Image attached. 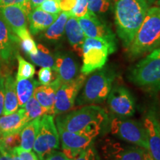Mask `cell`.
Wrapping results in <instances>:
<instances>
[{"instance_id": "obj_47", "label": "cell", "mask_w": 160, "mask_h": 160, "mask_svg": "<svg viewBox=\"0 0 160 160\" xmlns=\"http://www.w3.org/2000/svg\"><path fill=\"white\" fill-rule=\"evenodd\" d=\"M42 160H45V159H42Z\"/></svg>"}, {"instance_id": "obj_19", "label": "cell", "mask_w": 160, "mask_h": 160, "mask_svg": "<svg viewBox=\"0 0 160 160\" xmlns=\"http://www.w3.org/2000/svg\"><path fill=\"white\" fill-rule=\"evenodd\" d=\"M28 122L24 108L8 115L0 117V138L11 133H19Z\"/></svg>"}, {"instance_id": "obj_22", "label": "cell", "mask_w": 160, "mask_h": 160, "mask_svg": "<svg viewBox=\"0 0 160 160\" xmlns=\"http://www.w3.org/2000/svg\"><path fill=\"white\" fill-rule=\"evenodd\" d=\"M5 87V100H4L3 115L15 113L19 108V102L16 93L15 80L11 75H7L4 80Z\"/></svg>"}, {"instance_id": "obj_6", "label": "cell", "mask_w": 160, "mask_h": 160, "mask_svg": "<svg viewBox=\"0 0 160 160\" xmlns=\"http://www.w3.org/2000/svg\"><path fill=\"white\" fill-rule=\"evenodd\" d=\"M114 78V72L108 69H100L92 73L86 79L82 91L76 100L77 105H87L102 102L111 91Z\"/></svg>"}, {"instance_id": "obj_4", "label": "cell", "mask_w": 160, "mask_h": 160, "mask_svg": "<svg viewBox=\"0 0 160 160\" xmlns=\"http://www.w3.org/2000/svg\"><path fill=\"white\" fill-rule=\"evenodd\" d=\"M117 50V42L100 38L86 37L82 46V66L81 73L88 76L102 69L109 54Z\"/></svg>"}, {"instance_id": "obj_39", "label": "cell", "mask_w": 160, "mask_h": 160, "mask_svg": "<svg viewBox=\"0 0 160 160\" xmlns=\"http://www.w3.org/2000/svg\"><path fill=\"white\" fill-rule=\"evenodd\" d=\"M4 77L0 74V116L2 114L5 100V87H4Z\"/></svg>"}, {"instance_id": "obj_34", "label": "cell", "mask_w": 160, "mask_h": 160, "mask_svg": "<svg viewBox=\"0 0 160 160\" xmlns=\"http://www.w3.org/2000/svg\"><path fill=\"white\" fill-rule=\"evenodd\" d=\"M38 8L51 14H59L61 11L59 0H45Z\"/></svg>"}, {"instance_id": "obj_24", "label": "cell", "mask_w": 160, "mask_h": 160, "mask_svg": "<svg viewBox=\"0 0 160 160\" xmlns=\"http://www.w3.org/2000/svg\"><path fill=\"white\" fill-rule=\"evenodd\" d=\"M40 118L31 120L24 126L20 131V148L25 151H31L33 149L36 137H37L38 128H39Z\"/></svg>"}, {"instance_id": "obj_33", "label": "cell", "mask_w": 160, "mask_h": 160, "mask_svg": "<svg viewBox=\"0 0 160 160\" xmlns=\"http://www.w3.org/2000/svg\"><path fill=\"white\" fill-rule=\"evenodd\" d=\"M88 11V8L87 0H76L75 5L69 12L71 15L77 18H79L85 15Z\"/></svg>"}, {"instance_id": "obj_21", "label": "cell", "mask_w": 160, "mask_h": 160, "mask_svg": "<svg viewBox=\"0 0 160 160\" xmlns=\"http://www.w3.org/2000/svg\"><path fill=\"white\" fill-rule=\"evenodd\" d=\"M59 14H51L39 8L33 9L28 15L30 24V31L36 35L46 30L57 19Z\"/></svg>"}, {"instance_id": "obj_40", "label": "cell", "mask_w": 160, "mask_h": 160, "mask_svg": "<svg viewBox=\"0 0 160 160\" xmlns=\"http://www.w3.org/2000/svg\"><path fill=\"white\" fill-rule=\"evenodd\" d=\"M60 8L63 11H70L75 5L76 0H59Z\"/></svg>"}, {"instance_id": "obj_1", "label": "cell", "mask_w": 160, "mask_h": 160, "mask_svg": "<svg viewBox=\"0 0 160 160\" xmlns=\"http://www.w3.org/2000/svg\"><path fill=\"white\" fill-rule=\"evenodd\" d=\"M107 120V113L102 108L95 105H87L66 115L59 116L56 122L57 126L66 131L94 139L101 133Z\"/></svg>"}, {"instance_id": "obj_25", "label": "cell", "mask_w": 160, "mask_h": 160, "mask_svg": "<svg viewBox=\"0 0 160 160\" xmlns=\"http://www.w3.org/2000/svg\"><path fill=\"white\" fill-rule=\"evenodd\" d=\"M71 13L69 11H63L58 16L53 24L46 29L45 37L49 40H59L62 37L65 32L66 22Z\"/></svg>"}, {"instance_id": "obj_9", "label": "cell", "mask_w": 160, "mask_h": 160, "mask_svg": "<svg viewBox=\"0 0 160 160\" xmlns=\"http://www.w3.org/2000/svg\"><path fill=\"white\" fill-rule=\"evenodd\" d=\"M86 77L81 73L73 81L63 84L58 88L56 93L54 114H62L73 108L78 93L85 82Z\"/></svg>"}, {"instance_id": "obj_26", "label": "cell", "mask_w": 160, "mask_h": 160, "mask_svg": "<svg viewBox=\"0 0 160 160\" xmlns=\"http://www.w3.org/2000/svg\"><path fill=\"white\" fill-rule=\"evenodd\" d=\"M38 51L34 55H28L32 62L38 66L42 68H51L53 69L55 64V58L49 50L45 46L39 44L37 45Z\"/></svg>"}, {"instance_id": "obj_20", "label": "cell", "mask_w": 160, "mask_h": 160, "mask_svg": "<svg viewBox=\"0 0 160 160\" xmlns=\"http://www.w3.org/2000/svg\"><path fill=\"white\" fill-rule=\"evenodd\" d=\"M65 31L70 45L79 57L82 54V46L85 35L80 27L77 17L71 15L66 22Z\"/></svg>"}, {"instance_id": "obj_45", "label": "cell", "mask_w": 160, "mask_h": 160, "mask_svg": "<svg viewBox=\"0 0 160 160\" xmlns=\"http://www.w3.org/2000/svg\"><path fill=\"white\" fill-rule=\"evenodd\" d=\"M145 1L147 2L148 4H151V3H153V2L155 1V0H145Z\"/></svg>"}, {"instance_id": "obj_13", "label": "cell", "mask_w": 160, "mask_h": 160, "mask_svg": "<svg viewBox=\"0 0 160 160\" xmlns=\"http://www.w3.org/2000/svg\"><path fill=\"white\" fill-rule=\"evenodd\" d=\"M148 151L153 160H160V122L155 112L150 111L144 119Z\"/></svg>"}, {"instance_id": "obj_38", "label": "cell", "mask_w": 160, "mask_h": 160, "mask_svg": "<svg viewBox=\"0 0 160 160\" xmlns=\"http://www.w3.org/2000/svg\"><path fill=\"white\" fill-rule=\"evenodd\" d=\"M45 160H72L68 158L63 152L53 151L46 157Z\"/></svg>"}, {"instance_id": "obj_27", "label": "cell", "mask_w": 160, "mask_h": 160, "mask_svg": "<svg viewBox=\"0 0 160 160\" xmlns=\"http://www.w3.org/2000/svg\"><path fill=\"white\" fill-rule=\"evenodd\" d=\"M23 108L25 111L26 117L28 122L38 119V118H41L42 116L48 114L46 110L40 105L33 96L30 98Z\"/></svg>"}, {"instance_id": "obj_32", "label": "cell", "mask_w": 160, "mask_h": 160, "mask_svg": "<svg viewBox=\"0 0 160 160\" xmlns=\"http://www.w3.org/2000/svg\"><path fill=\"white\" fill-rule=\"evenodd\" d=\"M88 8L93 13H105L108 10L111 0H87Z\"/></svg>"}, {"instance_id": "obj_7", "label": "cell", "mask_w": 160, "mask_h": 160, "mask_svg": "<svg viewBox=\"0 0 160 160\" xmlns=\"http://www.w3.org/2000/svg\"><path fill=\"white\" fill-rule=\"evenodd\" d=\"M59 148V136L53 116L45 114L40 118L33 149L39 160Z\"/></svg>"}, {"instance_id": "obj_30", "label": "cell", "mask_w": 160, "mask_h": 160, "mask_svg": "<svg viewBox=\"0 0 160 160\" xmlns=\"http://www.w3.org/2000/svg\"><path fill=\"white\" fill-rule=\"evenodd\" d=\"M20 132L4 136L0 138V151L11 152L14 148L20 145Z\"/></svg>"}, {"instance_id": "obj_10", "label": "cell", "mask_w": 160, "mask_h": 160, "mask_svg": "<svg viewBox=\"0 0 160 160\" xmlns=\"http://www.w3.org/2000/svg\"><path fill=\"white\" fill-rule=\"evenodd\" d=\"M108 98L110 111L117 117H131L135 113V100L131 92L123 86L112 88Z\"/></svg>"}, {"instance_id": "obj_12", "label": "cell", "mask_w": 160, "mask_h": 160, "mask_svg": "<svg viewBox=\"0 0 160 160\" xmlns=\"http://www.w3.org/2000/svg\"><path fill=\"white\" fill-rule=\"evenodd\" d=\"M145 150L139 146L108 142L103 147L104 160H143Z\"/></svg>"}, {"instance_id": "obj_46", "label": "cell", "mask_w": 160, "mask_h": 160, "mask_svg": "<svg viewBox=\"0 0 160 160\" xmlns=\"http://www.w3.org/2000/svg\"><path fill=\"white\" fill-rule=\"evenodd\" d=\"M158 4H159V5H160V0H159V1H158Z\"/></svg>"}, {"instance_id": "obj_16", "label": "cell", "mask_w": 160, "mask_h": 160, "mask_svg": "<svg viewBox=\"0 0 160 160\" xmlns=\"http://www.w3.org/2000/svg\"><path fill=\"white\" fill-rule=\"evenodd\" d=\"M0 14L16 35L27 29V11L19 5L0 7Z\"/></svg>"}, {"instance_id": "obj_8", "label": "cell", "mask_w": 160, "mask_h": 160, "mask_svg": "<svg viewBox=\"0 0 160 160\" xmlns=\"http://www.w3.org/2000/svg\"><path fill=\"white\" fill-rule=\"evenodd\" d=\"M111 131L113 135L130 144L148 151V141L143 124L124 118L116 117L112 120Z\"/></svg>"}, {"instance_id": "obj_18", "label": "cell", "mask_w": 160, "mask_h": 160, "mask_svg": "<svg viewBox=\"0 0 160 160\" xmlns=\"http://www.w3.org/2000/svg\"><path fill=\"white\" fill-rule=\"evenodd\" d=\"M62 149L82 151L92 144L93 139L80 133L70 132L57 125Z\"/></svg>"}, {"instance_id": "obj_28", "label": "cell", "mask_w": 160, "mask_h": 160, "mask_svg": "<svg viewBox=\"0 0 160 160\" xmlns=\"http://www.w3.org/2000/svg\"><path fill=\"white\" fill-rule=\"evenodd\" d=\"M19 39L20 46L28 55H34L37 53V45L33 38L31 37V33L28 30L25 29L17 35Z\"/></svg>"}, {"instance_id": "obj_17", "label": "cell", "mask_w": 160, "mask_h": 160, "mask_svg": "<svg viewBox=\"0 0 160 160\" xmlns=\"http://www.w3.org/2000/svg\"><path fill=\"white\" fill-rule=\"evenodd\" d=\"M61 85L59 80L57 78L49 85H38L36 88L33 96L46 110L48 114H54L56 93Z\"/></svg>"}, {"instance_id": "obj_43", "label": "cell", "mask_w": 160, "mask_h": 160, "mask_svg": "<svg viewBox=\"0 0 160 160\" xmlns=\"http://www.w3.org/2000/svg\"><path fill=\"white\" fill-rule=\"evenodd\" d=\"M143 160H153L152 157L150 155V153H148V151L147 150H145V153H144V157H143Z\"/></svg>"}, {"instance_id": "obj_44", "label": "cell", "mask_w": 160, "mask_h": 160, "mask_svg": "<svg viewBox=\"0 0 160 160\" xmlns=\"http://www.w3.org/2000/svg\"><path fill=\"white\" fill-rule=\"evenodd\" d=\"M11 153H12V157H13V160H20L19 157H18L16 153H14L13 152H12V151H11Z\"/></svg>"}, {"instance_id": "obj_5", "label": "cell", "mask_w": 160, "mask_h": 160, "mask_svg": "<svg viewBox=\"0 0 160 160\" xmlns=\"http://www.w3.org/2000/svg\"><path fill=\"white\" fill-rule=\"evenodd\" d=\"M129 80L149 91H160V48L153 50L130 71Z\"/></svg>"}, {"instance_id": "obj_15", "label": "cell", "mask_w": 160, "mask_h": 160, "mask_svg": "<svg viewBox=\"0 0 160 160\" xmlns=\"http://www.w3.org/2000/svg\"><path fill=\"white\" fill-rule=\"evenodd\" d=\"M19 39L0 14V57L9 62L16 53Z\"/></svg>"}, {"instance_id": "obj_37", "label": "cell", "mask_w": 160, "mask_h": 160, "mask_svg": "<svg viewBox=\"0 0 160 160\" xmlns=\"http://www.w3.org/2000/svg\"><path fill=\"white\" fill-rule=\"evenodd\" d=\"M12 152L16 153L19 157L20 160H39V158L33 152L28 151L18 146L12 150Z\"/></svg>"}, {"instance_id": "obj_29", "label": "cell", "mask_w": 160, "mask_h": 160, "mask_svg": "<svg viewBox=\"0 0 160 160\" xmlns=\"http://www.w3.org/2000/svg\"><path fill=\"white\" fill-rule=\"evenodd\" d=\"M18 60V71L17 73V79H31L35 74V68L31 63L24 59L19 54L16 55Z\"/></svg>"}, {"instance_id": "obj_14", "label": "cell", "mask_w": 160, "mask_h": 160, "mask_svg": "<svg viewBox=\"0 0 160 160\" xmlns=\"http://www.w3.org/2000/svg\"><path fill=\"white\" fill-rule=\"evenodd\" d=\"M61 85L71 82L79 77V65L74 58L68 54H60L55 58L54 67Z\"/></svg>"}, {"instance_id": "obj_11", "label": "cell", "mask_w": 160, "mask_h": 160, "mask_svg": "<svg viewBox=\"0 0 160 160\" xmlns=\"http://www.w3.org/2000/svg\"><path fill=\"white\" fill-rule=\"evenodd\" d=\"M77 19L86 37L100 38L116 42L114 33L108 26L97 17L93 12L88 10L85 15L77 18Z\"/></svg>"}, {"instance_id": "obj_3", "label": "cell", "mask_w": 160, "mask_h": 160, "mask_svg": "<svg viewBox=\"0 0 160 160\" xmlns=\"http://www.w3.org/2000/svg\"><path fill=\"white\" fill-rule=\"evenodd\" d=\"M158 48H160V7H153L148 11L128 51L131 57H137Z\"/></svg>"}, {"instance_id": "obj_31", "label": "cell", "mask_w": 160, "mask_h": 160, "mask_svg": "<svg viewBox=\"0 0 160 160\" xmlns=\"http://www.w3.org/2000/svg\"><path fill=\"white\" fill-rule=\"evenodd\" d=\"M39 85H49L57 78V73L51 68H42L38 73Z\"/></svg>"}, {"instance_id": "obj_42", "label": "cell", "mask_w": 160, "mask_h": 160, "mask_svg": "<svg viewBox=\"0 0 160 160\" xmlns=\"http://www.w3.org/2000/svg\"><path fill=\"white\" fill-rule=\"evenodd\" d=\"M29 1L31 6V9L33 10L38 8L41 5V4L44 2L45 0H29Z\"/></svg>"}, {"instance_id": "obj_35", "label": "cell", "mask_w": 160, "mask_h": 160, "mask_svg": "<svg viewBox=\"0 0 160 160\" xmlns=\"http://www.w3.org/2000/svg\"><path fill=\"white\" fill-rule=\"evenodd\" d=\"M73 160H100L97 150L91 145L87 148L83 150Z\"/></svg>"}, {"instance_id": "obj_41", "label": "cell", "mask_w": 160, "mask_h": 160, "mask_svg": "<svg viewBox=\"0 0 160 160\" xmlns=\"http://www.w3.org/2000/svg\"><path fill=\"white\" fill-rule=\"evenodd\" d=\"M0 160H13L11 152L0 151Z\"/></svg>"}, {"instance_id": "obj_36", "label": "cell", "mask_w": 160, "mask_h": 160, "mask_svg": "<svg viewBox=\"0 0 160 160\" xmlns=\"http://www.w3.org/2000/svg\"><path fill=\"white\" fill-rule=\"evenodd\" d=\"M10 5L21 6L27 11L28 14L32 10L29 0H0V7Z\"/></svg>"}, {"instance_id": "obj_23", "label": "cell", "mask_w": 160, "mask_h": 160, "mask_svg": "<svg viewBox=\"0 0 160 160\" xmlns=\"http://www.w3.org/2000/svg\"><path fill=\"white\" fill-rule=\"evenodd\" d=\"M39 85L38 82L32 79H17L16 78L15 87L19 106L23 108L28 101L30 98L33 97L36 88Z\"/></svg>"}, {"instance_id": "obj_2", "label": "cell", "mask_w": 160, "mask_h": 160, "mask_svg": "<svg viewBox=\"0 0 160 160\" xmlns=\"http://www.w3.org/2000/svg\"><path fill=\"white\" fill-rule=\"evenodd\" d=\"M115 22L118 36L128 48L148 11L145 0H115Z\"/></svg>"}]
</instances>
